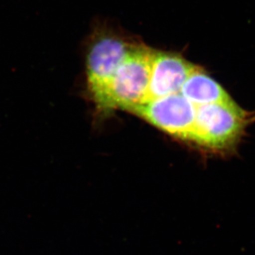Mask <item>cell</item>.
Masks as SVG:
<instances>
[{
	"mask_svg": "<svg viewBox=\"0 0 255 255\" xmlns=\"http://www.w3.org/2000/svg\"><path fill=\"white\" fill-rule=\"evenodd\" d=\"M134 44L106 25L92 30L85 47V97L99 114L116 70Z\"/></svg>",
	"mask_w": 255,
	"mask_h": 255,
	"instance_id": "obj_1",
	"label": "cell"
},
{
	"mask_svg": "<svg viewBox=\"0 0 255 255\" xmlns=\"http://www.w3.org/2000/svg\"><path fill=\"white\" fill-rule=\"evenodd\" d=\"M255 113L241 109L232 99L197 107L188 141L202 149L225 153L236 149Z\"/></svg>",
	"mask_w": 255,
	"mask_h": 255,
	"instance_id": "obj_2",
	"label": "cell"
},
{
	"mask_svg": "<svg viewBox=\"0 0 255 255\" xmlns=\"http://www.w3.org/2000/svg\"><path fill=\"white\" fill-rule=\"evenodd\" d=\"M154 50L134 44L116 70L104 105L94 119L104 121L117 111L130 113L148 99Z\"/></svg>",
	"mask_w": 255,
	"mask_h": 255,
	"instance_id": "obj_3",
	"label": "cell"
},
{
	"mask_svg": "<svg viewBox=\"0 0 255 255\" xmlns=\"http://www.w3.org/2000/svg\"><path fill=\"white\" fill-rule=\"evenodd\" d=\"M197 107L180 93L149 99L130 112L173 137L188 141Z\"/></svg>",
	"mask_w": 255,
	"mask_h": 255,
	"instance_id": "obj_4",
	"label": "cell"
},
{
	"mask_svg": "<svg viewBox=\"0 0 255 255\" xmlns=\"http://www.w3.org/2000/svg\"><path fill=\"white\" fill-rule=\"evenodd\" d=\"M196 68L197 65L177 54L153 51L147 100L180 93Z\"/></svg>",
	"mask_w": 255,
	"mask_h": 255,
	"instance_id": "obj_5",
	"label": "cell"
},
{
	"mask_svg": "<svg viewBox=\"0 0 255 255\" xmlns=\"http://www.w3.org/2000/svg\"><path fill=\"white\" fill-rule=\"evenodd\" d=\"M180 94L196 107L231 99L221 85L198 66L188 76L181 89Z\"/></svg>",
	"mask_w": 255,
	"mask_h": 255,
	"instance_id": "obj_6",
	"label": "cell"
}]
</instances>
